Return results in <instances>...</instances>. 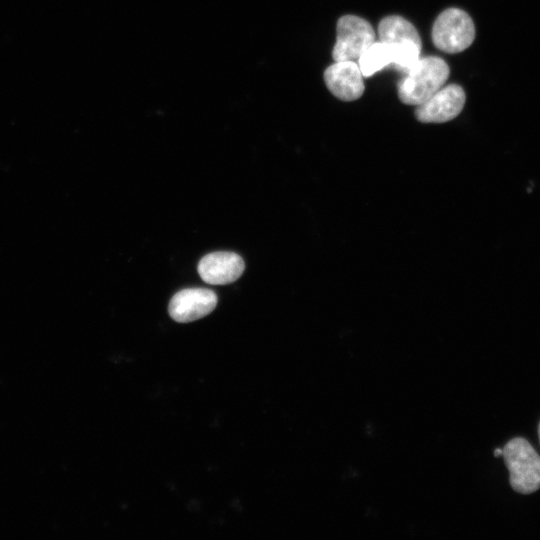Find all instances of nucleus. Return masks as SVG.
<instances>
[{
	"instance_id": "obj_1",
	"label": "nucleus",
	"mask_w": 540,
	"mask_h": 540,
	"mask_svg": "<svg viewBox=\"0 0 540 540\" xmlns=\"http://www.w3.org/2000/svg\"><path fill=\"white\" fill-rule=\"evenodd\" d=\"M448 64L440 57H420L397 85L401 102L418 106L428 100L449 77Z\"/></svg>"
},
{
	"instance_id": "obj_2",
	"label": "nucleus",
	"mask_w": 540,
	"mask_h": 540,
	"mask_svg": "<svg viewBox=\"0 0 540 540\" xmlns=\"http://www.w3.org/2000/svg\"><path fill=\"white\" fill-rule=\"evenodd\" d=\"M511 487L521 494L540 489V456L524 438L510 440L502 449Z\"/></svg>"
},
{
	"instance_id": "obj_3",
	"label": "nucleus",
	"mask_w": 540,
	"mask_h": 540,
	"mask_svg": "<svg viewBox=\"0 0 540 540\" xmlns=\"http://www.w3.org/2000/svg\"><path fill=\"white\" fill-rule=\"evenodd\" d=\"M475 26L471 17L458 8L441 12L432 27V41L436 48L446 53H459L474 41Z\"/></svg>"
},
{
	"instance_id": "obj_4",
	"label": "nucleus",
	"mask_w": 540,
	"mask_h": 540,
	"mask_svg": "<svg viewBox=\"0 0 540 540\" xmlns=\"http://www.w3.org/2000/svg\"><path fill=\"white\" fill-rule=\"evenodd\" d=\"M336 32L337 39L332 50L335 61L357 60L376 39L372 25L355 15L340 17Z\"/></svg>"
},
{
	"instance_id": "obj_5",
	"label": "nucleus",
	"mask_w": 540,
	"mask_h": 540,
	"mask_svg": "<svg viewBox=\"0 0 540 540\" xmlns=\"http://www.w3.org/2000/svg\"><path fill=\"white\" fill-rule=\"evenodd\" d=\"M466 100L463 88L449 84L440 88L428 100L418 105L415 115L422 123H444L456 118Z\"/></svg>"
},
{
	"instance_id": "obj_6",
	"label": "nucleus",
	"mask_w": 540,
	"mask_h": 540,
	"mask_svg": "<svg viewBox=\"0 0 540 540\" xmlns=\"http://www.w3.org/2000/svg\"><path fill=\"white\" fill-rule=\"evenodd\" d=\"M217 305V295L207 288H186L171 298L169 315L179 323H188L211 313Z\"/></svg>"
},
{
	"instance_id": "obj_7",
	"label": "nucleus",
	"mask_w": 540,
	"mask_h": 540,
	"mask_svg": "<svg viewBox=\"0 0 540 540\" xmlns=\"http://www.w3.org/2000/svg\"><path fill=\"white\" fill-rule=\"evenodd\" d=\"M323 77L328 90L343 101L357 100L365 89L359 65L353 60L335 61L325 69Z\"/></svg>"
},
{
	"instance_id": "obj_8",
	"label": "nucleus",
	"mask_w": 540,
	"mask_h": 540,
	"mask_svg": "<svg viewBox=\"0 0 540 540\" xmlns=\"http://www.w3.org/2000/svg\"><path fill=\"white\" fill-rule=\"evenodd\" d=\"M245 263L234 252L218 251L202 257L198 263L201 279L212 285H224L236 281L242 275Z\"/></svg>"
},
{
	"instance_id": "obj_9",
	"label": "nucleus",
	"mask_w": 540,
	"mask_h": 540,
	"mask_svg": "<svg viewBox=\"0 0 540 540\" xmlns=\"http://www.w3.org/2000/svg\"><path fill=\"white\" fill-rule=\"evenodd\" d=\"M378 36L382 42L421 45V38L416 28L399 15L383 18L378 25Z\"/></svg>"
},
{
	"instance_id": "obj_10",
	"label": "nucleus",
	"mask_w": 540,
	"mask_h": 540,
	"mask_svg": "<svg viewBox=\"0 0 540 540\" xmlns=\"http://www.w3.org/2000/svg\"><path fill=\"white\" fill-rule=\"evenodd\" d=\"M494 455L495 456H501L502 455V449L501 448H497L495 451H494Z\"/></svg>"
},
{
	"instance_id": "obj_11",
	"label": "nucleus",
	"mask_w": 540,
	"mask_h": 540,
	"mask_svg": "<svg viewBox=\"0 0 540 540\" xmlns=\"http://www.w3.org/2000/svg\"><path fill=\"white\" fill-rule=\"evenodd\" d=\"M538 434H539V440H540V423H539V426H538Z\"/></svg>"
}]
</instances>
